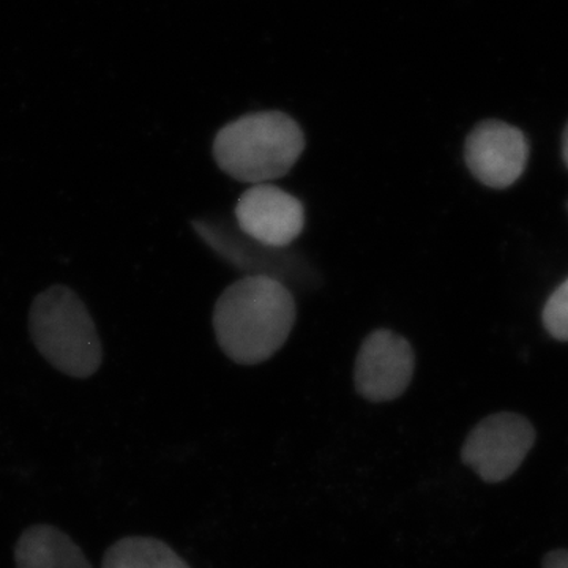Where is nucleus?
<instances>
[{"label":"nucleus","instance_id":"f8f14e48","mask_svg":"<svg viewBox=\"0 0 568 568\" xmlns=\"http://www.w3.org/2000/svg\"><path fill=\"white\" fill-rule=\"evenodd\" d=\"M562 153H564V160H566V164L568 166V123H567L566 130H564Z\"/></svg>","mask_w":568,"mask_h":568},{"label":"nucleus","instance_id":"20e7f679","mask_svg":"<svg viewBox=\"0 0 568 568\" xmlns=\"http://www.w3.org/2000/svg\"><path fill=\"white\" fill-rule=\"evenodd\" d=\"M536 443L528 418L499 413L484 418L466 437L462 459L487 484H499L517 473Z\"/></svg>","mask_w":568,"mask_h":568},{"label":"nucleus","instance_id":"7ed1b4c3","mask_svg":"<svg viewBox=\"0 0 568 568\" xmlns=\"http://www.w3.org/2000/svg\"><path fill=\"white\" fill-rule=\"evenodd\" d=\"M29 334L41 357L70 377L88 379L103 364V346L88 306L63 284L37 295Z\"/></svg>","mask_w":568,"mask_h":568},{"label":"nucleus","instance_id":"9b49d317","mask_svg":"<svg viewBox=\"0 0 568 568\" xmlns=\"http://www.w3.org/2000/svg\"><path fill=\"white\" fill-rule=\"evenodd\" d=\"M544 568H568V549H556L544 559Z\"/></svg>","mask_w":568,"mask_h":568},{"label":"nucleus","instance_id":"f03ea898","mask_svg":"<svg viewBox=\"0 0 568 568\" xmlns=\"http://www.w3.org/2000/svg\"><path fill=\"white\" fill-rule=\"evenodd\" d=\"M304 151L301 125L280 111L246 114L224 125L213 141L220 170L252 185L284 178Z\"/></svg>","mask_w":568,"mask_h":568},{"label":"nucleus","instance_id":"9d476101","mask_svg":"<svg viewBox=\"0 0 568 568\" xmlns=\"http://www.w3.org/2000/svg\"><path fill=\"white\" fill-rule=\"evenodd\" d=\"M544 321L549 334L560 342H568V280L549 297L544 310Z\"/></svg>","mask_w":568,"mask_h":568},{"label":"nucleus","instance_id":"39448f33","mask_svg":"<svg viewBox=\"0 0 568 568\" xmlns=\"http://www.w3.org/2000/svg\"><path fill=\"white\" fill-rule=\"evenodd\" d=\"M416 354L406 338L379 328L364 339L355 361V390L372 403L399 398L414 377Z\"/></svg>","mask_w":568,"mask_h":568},{"label":"nucleus","instance_id":"0eeeda50","mask_svg":"<svg viewBox=\"0 0 568 568\" xmlns=\"http://www.w3.org/2000/svg\"><path fill=\"white\" fill-rule=\"evenodd\" d=\"M528 156L525 134L506 122H480L466 140L467 168L478 181L491 189H507L517 182Z\"/></svg>","mask_w":568,"mask_h":568},{"label":"nucleus","instance_id":"f257e3e1","mask_svg":"<svg viewBox=\"0 0 568 568\" xmlns=\"http://www.w3.org/2000/svg\"><path fill=\"white\" fill-rule=\"evenodd\" d=\"M294 295L268 276H245L231 284L213 310L216 342L239 365H257L282 349L295 324Z\"/></svg>","mask_w":568,"mask_h":568},{"label":"nucleus","instance_id":"423d86ee","mask_svg":"<svg viewBox=\"0 0 568 568\" xmlns=\"http://www.w3.org/2000/svg\"><path fill=\"white\" fill-rule=\"evenodd\" d=\"M239 230L271 248H286L305 227L301 200L271 183L246 190L235 205Z\"/></svg>","mask_w":568,"mask_h":568},{"label":"nucleus","instance_id":"6e6552de","mask_svg":"<svg viewBox=\"0 0 568 568\" xmlns=\"http://www.w3.org/2000/svg\"><path fill=\"white\" fill-rule=\"evenodd\" d=\"M17 568H92L81 548L50 525L26 529L14 548Z\"/></svg>","mask_w":568,"mask_h":568},{"label":"nucleus","instance_id":"1a4fd4ad","mask_svg":"<svg viewBox=\"0 0 568 568\" xmlns=\"http://www.w3.org/2000/svg\"><path fill=\"white\" fill-rule=\"evenodd\" d=\"M102 568H190L170 545L152 537H125L103 556Z\"/></svg>","mask_w":568,"mask_h":568}]
</instances>
